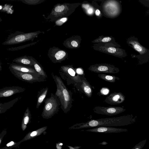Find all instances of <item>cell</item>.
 Listing matches in <instances>:
<instances>
[{"mask_svg":"<svg viewBox=\"0 0 149 149\" xmlns=\"http://www.w3.org/2000/svg\"><path fill=\"white\" fill-rule=\"evenodd\" d=\"M22 3L30 5H34L41 3L44 2L45 0H20Z\"/></svg>","mask_w":149,"mask_h":149,"instance_id":"24","label":"cell"},{"mask_svg":"<svg viewBox=\"0 0 149 149\" xmlns=\"http://www.w3.org/2000/svg\"><path fill=\"white\" fill-rule=\"evenodd\" d=\"M135 119L129 116L117 117L92 119L84 123H76L69 128L70 129H79L84 128L100 127L119 126L132 124Z\"/></svg>","mask_w":149,"mask_h":149,"instance_id":"1","label":"cell"},{"mask_svg":"<svg viewBox=\"0 0 149 149\" xmlns=\"http://www.w3.org/2000/svg\"><path fill=\"white\" fill-rule=\"evenodd\" d=\"M59 74L61 77L67 81L68 85L72 81L74 83L81 84V77L78 74L72 65L62 66L59 70Z\"/></svg>","mask_w":149,"mask_h":149,"instance_id":"6","label":"cell"},{"mask_svg":"<svg viewBox=\"0 0 149 149\" xmlns=\"http://www.w3.org/2000/svg\"><path fill=\"white\" fill-rule=\"evenodd\" d=\"M107 144V143L106 142H103L102 143H100V144L102 145H106Z\"/></svg>","mask_w":149,"mask_h":149,"instance_id":"35","label":"cell"},{"mask_svg":"<svg viewBox=\"0 0 149 149\" xmlns=\"http://www.w3.org/2000/svg\"><path fill=\"white\" fill-rule=\"evenodd\" d=\"M109 92V90L107 88H102L100 91L101 93L104 95L107 94Z\"/></svg>","mask_w":149,"mask_h":149,"instance_id":"29","label":"cell"},{"mask_svg":"<svg viewBox=\"0 0 149 149\" xmlns=\"http://www.w3.org/2000/svg\"><path fill=\"white\" fill-rule=\"evenodd\" d=\"M9 68L22 72L38 73L33 67L16 63L10 64Z\"/></svg>","mask_w":149,"mask_h":149,"instance_id":"15","label":"cell"},{"mask_svg":"<svg viewBox=\"0 0 149 149\" xmlns=\"http://www.w3.org/2000/svg\"><path fill=\"white\" fill-rule=\"evenodd\" d=\"M38 131H34L33 132L30 134V136H31L33 137L36 136L38 133Z\"/></svg>","mask_w":149,"mask_h":149,"instance_id":"31","label":"cell"},{"mask_svg":"<svg viewBox=\"0 0 149 149\" xmlns=\"http://www.w3.org/2000/svg\"><path fill=\"white\" fill-rule=\"evenodd\" d=\"M68 147L69 148V149H79L81 146H75L74 147H72L68 146Z\"/></svg>","mask_w":149,"mask_h":149,"instance_id":"32","label":"cell"},{"mask_svg":"<svg viewBox=\"0 0 149 149\" xmlns=\"http://www.w3.org/2000/svg\"><path fill=\"white\" fill-rule=\"evenodd\" d=\"M111 40V38L110 37H105L99 40V42H107L110 41Z\"/></svg>","mask_w":149,"mask_h":149,"instance_id":"28","label":"cell"},{"mask_svg":"<svg viewBox=\"0 0 149 149\" xmlns=\"http://www.w3.org/2000/svg\"><path fill=\"white\" fill-rule=\"evenodd\" d=\"M95 15L97 16H99L100 14V12L98 9H96L95 11Z\"/></svg>","mask_w":149,"mask_h":149,"instance_id":"33","label":"cell"},{"mask_svg":"<svg viewBox=\"0 0 149 149\" xmlns=\"http://www.w3.org/2000/svg\"><path fill=\"white\" fill-rule=\"evenodd\" d=\"M127 42L130 46L139 54L138 55H133L132 57L137 58L142 63L147 62L149 60V49L141 45L136 38L133 36L130 37Z\"/></svg>","mask_w":149,"mask_h":149,"instance_id":"5","label":"cell"},{"mask_svg":"<svg viewBox=\"0 0 149 149\" xmlns=\"http://www.w3.org/2000/svg\"><path fill=\"white\" fill-rule=\"evenodd\" d=\"M11 73L18 79L23 81L32 84L46 81V78L38 73L22 72L12 69H9Z\"/></svg>","mask_w":149,"mask_h":149,"instance_id":"7","label":"cell"},{"mask_svg":"<svg viewBox=\"0 0 149 149\" xmlns=\"http://www.w3.org/2000/svg\"><path fill=\"white\" fill-rule=\"evenodd\" d=\"M147 141L146 139H144L136 144L131 149H142Z\"/></svg>","mask_w":149,"mask_h":149,"instance_id":"25","label":"cell"},{"mask_svg":"<svg viewBox=\"0 0 149 149\" xmlns=\"http://www.w3.org/2000/svg\"><path fill=\"white\" fill-rule=\"evenodd\" d=\"M125 109L120 107L96 106L93 109V112L97 114L109 116L116 115L124 111Z\"/></svg>","mask_w":149,"mask_h":149,"instance_id":"11","label":"cell"},{"mask_svg":"<svg viewBox=\"0 0 149 149\" xmlns=\"http://www.w3.org/2000/svg\"><path fill=\"white\" fill-rule=\"evenodd\" d=\"M25 88L18 86L4 87L0 89V97H7L24 92Z\"/></svg>","mask_w":149,"mask_h":149,"instance_id":"12","label":"cell"},{"mask_svg":"<svg viewBox=\"0 0 149 149\" xmlns=\"http://www.w3.org/2000/svg\"><path fill=\"white\" fill-rule=\"evenodd\" d=\"M21 97H18L8 102L0 103V113H4L13 107L20 99Z\"/></svg>","mask_w":149,"mask_h":149,"instance_id":"19","label":"cell"},{"mask_svg":"<svg viewBox=\"0 0 149 149\" xmlns=\"http://www.w3.org/2000/svg\"><path fill=\"white\" fill-rule=\"evenodd\" d=\"M77 73L79 75L84 74L83 69L81 68H78L76 70Z\"/></svg>","mask_w":149,"mask_h":149,"instance_id":"30","label":"cell"},{"mask_svg":"<svg viewBox=\"0 0 149 149\" xmlns=\"http://www.w3.org/2000/svg\"><path fill=\"white\" fill-rule=\"evenodd\" d=\"M16 63L26 65L34 68L33 64L29 56H24L16 58L13 60Z\"/></svg>","mask_w":149,"mask_h":149,"instance_id":"17","label":"cell"},{"mask_svg":"<svg viewBox=\"0 0 149 149\" xmlns=\"http://www.w3.org/2000/svg\"><path fill=\"white\" fill-rule=\"evenodd\" d=\"M39 41V40H38L35 42H31L27 44H26L25 45H22L20 46L8 48L7 49L9 51H12L18 50L34 45L36 44Z\"/></svg>","mask_w":149,"mask_h":149,"instance_id":"23","label":"cell"},{"mask_svg":"<svg viewBox=\"0 0 149 149\" xmlns=\"http://www.w3.org/2000/svg\"><path fill=\"white\" fill-rule=\"evenodd\" d=\"M83 7L86 9L87 13L89 14H92L93 13V10L91 7H89L88 5H84Z\"/></svg>","mask_w":149,"mask_h":149,"instance_id":"27","label":"cell"},{"mask_svg":"<svg viewBox=\"0 0 149 149\" xmlns=\"http://www.w3.org/2000/svg\"><path fill=\"white\" fill-rule=\"evenodd\" d=\"M84 131L95 133H108L126 132L128 131V130L125 129L115 128L111 127H93Z\"/></svg>","mask_w":149,"mask_h":149,"instance_id":"13","label":"cell"},{"mask_svg":"<svg viewBox=\"0 0 149 149\" xmlns=\"http://www.w3.org/2000/svg\"><path fill=\"white\" fill-rule=\"evenodd\" d=\"M125 99V96L121 93L114 92L107 96L104 102L111 105L118 104L122 103Z\"/></svg>","mask_w":149,"mask_h":149,"instance_id":"14","label":"cell"},{"mask_svg":"<svg viewBox=\"0 0 149 149\" xmlns=\"http://www.w3.org/2000/svg\"><path fill=\"white\" fill-rule=\"evenodd\" d=\"M69 7V5L67 3L56 4L46 19L50 21L55 22L59 19L64 17L68 15Z\"/></svg>","mask_w":149,"mask_h":149,"instance_id":"8","label":"cell"},{"mask_svg":"<svg viewBox=\"0 0 149 149\" xmlns=\"http://www.w3.org/2000/svg\"><path fill=\"white\" fill-rule=\"evenodd\" d=\"M29 57L33 63L34 68L36 72L40 75L47 78V76L41 65L34 58L31 56Z\"/></svg>","mask_w":149,"mask_h":149,"instance_id":"20","label":"cell"},{"mask_svg":"<svg viewBox=\"0 0 149 149\" xmlns=\"http://www.w3.org/2000/svg\"><path fill=\"white\" fill-rule=\"evenodd\" d=\"M48 89V88L46 87L45 88L44 87L41 88L38 92L36 105L37 109L38 108L41 104L44 102V100L47 95Z\"/></svg>","mask_w":149,"mask_h":149,"instance_id":"18","label":"cell"},{"mask_svg":"<svg viewBox=\"0 0 149 149\" xmlns=\"http://www.w3.org/2000/svg\"><path fill=\"white\" fill-rule=\"evenodd\" d=\"M31 118V112L29 108L28 107L26 110L23 116L22 123L23 127H26V125L29 122Z\"/></svg>","mask_w":149,"mask_h":149,"instance_id":"22","label":"cell"},{"mask_svg":"<svg viewBox=\"0 0 149 149\" xmlns=\"http://www.w3.org/2000/svg\"><path fill=\"white\" fill-rule=\"evenodd\" d=\"M97 76L102 79L110 83H114L116 80L120 79V78L114 75H110L104 74H99Z\"/></svg>","mask_w":149,"mask_h":149,"instance_id":"21","label":"cell"},{"mask_svg":"<svg viewBox=\"0 0 149 149\" xmlns=\"http://www.w3.org/2000/svg\"><path fill=\"white\" fill-rule=\"evenodd\" d=\"M44 102L45 104L42 113L43 118H50L59 111L61 103L57 97L53 93H51L50 97L45 98Z\"/></svg>","mask_w":149,"mask_h":149,"instance_id":"4","label":"cell"},{"mask_svg":"<svg viewBox=\"0 0 149 149\" xmlns=\"http://www.w3.org/2000/svg\"><path fill=\"white\" fill-rule=\"evenodd\" d=\"M88 70L92 72L99 74H115L119 71L118 68L113 65L107 64L92 65L88 68Z\"/></svg>","mask_w":149,"mask_h":149,"instance_id":"10","label":"cell"},{"mask_svg":"<svg viewBox=\"0 0 149 149\" xmlns=\"http://www.w3.org/2000/svg\"><path fill=\"white\" fill-rule=\"evenodd\" d=\"M51 75L55 82L57 89L55 95L58 99L60 103V108L66 113L70 110L73 100L72 93L66 87L61 78L52 72Z\"/></svg>","mask_w":149,"mask_h":149,"instance_id":"2","label":"cell"},{"mask_svg":"<svg viewBox=\"0 0 149 149\" xmlns=\"http://www.w3.org/2000/svg\"><path fill=\"white\" fill-rule=\"evenodd\" d=\"M14 144V142L13 141H11L10 142V143H8L6 146L8 147V146H12Z\"/></svg>","mask_w":149,"mask_h":149,"instance_id":"34","label":"cell"},{"mask_svg":"<svg viewBox=\"0 0 149 149\" xmlns=\"http://www.w3.org/2000/svg\"><path fill=\"white\" fill-rule=\"evenodd\" d=\"M67 18L66 17L59 19L54 22L55 24L57 26H61L67 21Z\"/></svg>","mask_w":149,"mask_h":149,"instance_id":"26","label":"cell"},{"mask_svg":"<svg viewBox=\"0 0 149 149\" xmlns=\"http://www.w3.org/2000/svg\"><path fill=\"white\" fill-rule=\"evenodd\" d=\"M81 83L80 87L83 93L88 97H91L92 95V88L89 83L84 77H81Z\"/></svg>","mask_w":149,"mask_h":149,"instance_id":"16","label":"cell"},{"mask_svg":"<svg viewBox=\"0 0 149 149\" xmlns=\"http://www.w3.org/2000/svg\"><path fill=\"white\" fill-rule=\"evenodd\" d=\"M42 32L40 31L27 33L16 31L9 35L6 40L2 44L4 45H11L29 41H32L34 38H37L38 35Z\"/></svg>","mask_w":149,"mask_h":149,"instance_id":"3","label":"cell"},{"mask_svg":"<svg viewBox=\"0 0 149 149\" xmlns=\"http://www.w3.org/2000/svg\"><path fill=\"white\" fill-rule=\"evenodd\" d=\"M47 55L51 61L54 63H61L67 57L65 51L55 46L49 48Z\"/></svg>","mask_w":149,"mask_h":149,"instance_id":"9","label":"cell"}]
</instances>
